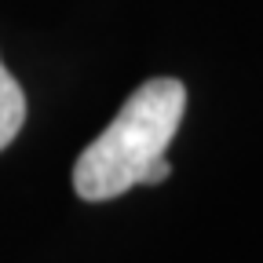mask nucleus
<instances>
[{
  "instance_id": "nucleus-2",
  "label": "nucleus",
  "mask_w": 263,
  "mask_h": 263,
  "mask_svg": "<svg viewBox=\"0 0 263 263\" xmlns=\"http://www.w3.org/2000/svg\"><path fill=\"white\" fill-rule=\"evenodd\" d=\"M22 124H26V95L18 81L8 73V66L0 62V150L15 143Z\"/></svg>"
},
{
  "instance_id": "nucleus-1",
  "label": "nucleus",
  "mask_w": 263,
  "mask_h": 263,
  "mask_svg": "<svg viewBox=\"0 0 263 263\" xmlns=\"http://www.w3.org/2000/svg\"><path fill=\"white\" fill-rule=\"evenodd\" d=\"M186 110V88L154 77L128 95L121 114L73 164V190L84 201H110L136 183H164L172 176L164 150Z\"/></svg>"
}]
</instances>
